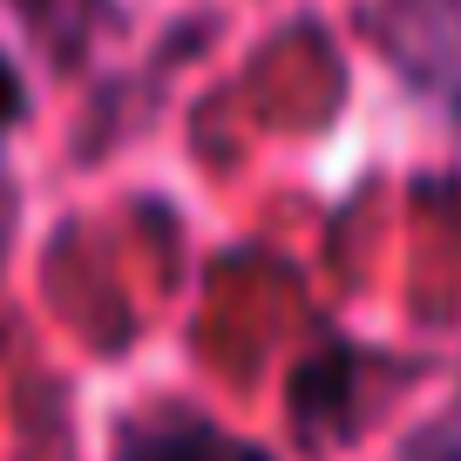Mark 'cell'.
Segmentation results:
<instances>
[{
    "instance_id": "2",
    "label": "cell",
    "mask_w": 461,
    "mask_h": 461,
    "mask_svg": "<svg viewBox=\"0 0 461 461\" xmlns=\"http://www.w3.org/2000/svg\"><path fill=\"white\" fill-rule=\"evenodd\" d=\"M21 109V88H14V75H7V61H0V122Z\"/></svg>"
},
{
    "instance_id": "1",
    "label": "cell",
    "mask_w": 461,
    "mask_h": 461,
    "mask_svg": "<svg viewBox=\"0 0 461 461\" xmlns=\"http://www.w3.org/2000/svg\"><path fill=\"white\" fill-rule=\"evenodd\" d=\"M122 461H272V455L230 441V434H217V428H176V434H149V441H136Z\"/></svg>"
}]
</instances>
